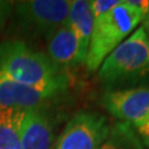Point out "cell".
Segmentation results:
<instances>
[{"label":"cell","mask_w":149,"mask_h":149,"mask_svg":"<svg viewBox=\"0 0 149 149\" xmlns=\"http://www.w3.org/2000/svg\"><path fill=\"white\" fill-rule=\"evenodd\" d=\"M100 103L119 122L134 126L149 114V85L105 91Z\"/></svg>","instance_id":"8992f818"},{"label":"cell","mask_w":149,"mask_h":149,"mask_svg":"<svg viewBox=\"0 0 149 149\" xmlns=\"http://www.w3.org/2000/svg\"><path fill=\"white\" fill-rule=\"evenodd\" d=\"M65 24L74 33L80 43L82 53L86 58L87 49L94 29V18L91 11L90 1L71 0L69 16Z\"/></svg>","instance_id":"30bf717a"},{"label":"cell","mask_w":149,"mask_h":149,"mask_svg":"<svg viewBox=\"0 0 149 149\" xmlns=\"http://www.w3.org/2000/svg\"><path fill=\"white\" fill-rule=\"evenodd\" d=\"M13 7L17 23L24 34L48 40L66 23L71 0H24Z\"/></svg>","instance_id":"277c9868"},{"label":"cell","mask_w":149,"mask_h":149,"mask_svg":"<svg viewBox=\"0 0 149 149\" xmlns=\"http://www.w3.org/2000/svg\"><path fill=\"white\" fill-rule=\"evenodd\" d=\"M141 27L144 28V29H145V31L147 32V34H148V36H149V23H148V24H143Z\"/></svg>","instance_id":"ac0fdd59"},{"label":"cell","mask_w":149,"mask_h":149,"mask_svg":"<svg viewBox=\"0 0 149 149\" xmlns=\"http://www.w3.org/2000/svg\"><path fill=\"white\" fill-rule=\"evenodd\" d=\"M24 112L0 107V149H21L20 128Z\"/></svg>","instance_id":"8fae6325"},{"label":"cell","mask_w":149,"mask_h":149,"mask_svg":"<svg viewBox=\"0 0 149 149\" xmlns=\"http://www.w3.org/2000/svg\"><path fill=\"white\" fill-rule=\"evenodd\" d=\"M133 128L135 129L136 134L138 135V137L140 138L145 147L149 149V114L141 122L134 125Z\"/></svg>","instance_id":"5bb4252c"},{"label":"cell","mask_w":149,"mask_h":149,"mask_svg":"<svg viewBox=\"0 0 149 149\" xmlns=\"http://www.w3.org/2000/svg\"><path fill=\"white\" fill-rule=\"evenodd\" d=\"M97 149H146L132 125L118 122L111 125Z\"/></svg>","instance_id":"7c38bea8"},{"label":"cell","mask_w":149,"mask_h":149,"mask_svg":"<svg viewBox=\"0 0 149 149\" xmlns=\"http://www.w3.org/2000/svg\"><path fill=\"white\" fill-rule=\"evenodd\" d=\"M55 124L44 107L24 112L20 128L21 149H53Z\"/></svg>","instance_id":"ba28073f"},{"label":"cell","mask_w":149,"mask_h":149,"mask_svg":"<svg viewBox=\"0 0 149 149\" xmlns=\"http://www.w3.org/2000/svg\"><path fill=\"white\" fill-rule=\"evenodd\" d=\"M97 77L105 91L136 87L149 82V36L137 28L104 60Z\"/></svg>","instance_id":"6da1fadb"},{"label":"cell","mask_w":149,"mask_h":149,"mask_svg":"<svg viewBox=\"0 0 149 149\" xmlns=\"http://www.w3.org/2000/svg\"><path fill=\"white\" fill-rule=\"evenodd\" d=\"M125 3L135 8L136 10L140 11L145 17L149 10V0H124Z\"/></svg>","instance_id":"2e32d148"},{"label":"cell","mask_w":149,"mask_h":149,"mask_svg":"<svg viewBox=\"0 0 149 149\" xmlns=\"http://www.w3.org/2000/svg\"><path fill=\"white\" fill-rule=\"evenodd\" d=\"M122 0H93L90 1L91 11L94 18V21L105 16L115 7L120 3Z\"/></svg>","instance_id":"4fadbf2b"},{"label":"cell","mask_w":149,"mask_h":149,"mask_svg":"<svg viewBox=\"0 0 149 149\" xmlns=\"http://www.w3.org/2000/svg\"><path fill=\"white\" fill-rule=\"evenodd\" d=\"M68 86L36 87L26 85L0 74V107L22 111L44 107L48 103L64 94Z\"/></svg>","instance_id":"52a82bcc"},{"label":"cell","mask_w":149,"mask_h":149,"mask_svg":"<svg viewBox=\"0 0 149 149\" xmlns=\"http://www.w3.org/2000/svg\"><path fill=\"white\" fill-rule=\"evenodd\" d=\"M12 3L13 2H11V1L0 0V29L5 26L8 17L10 16L11 11H12V7H13Z\"/></svg>","instance_id":"9a60e30c"},{"label":"cell","mask_w":149,"mask_h":149,"mask_svg":"<svg viewBox=\"0 0 149 149\" xmlns=\"http://www.w3.org/2000/svg\"><path fill=\"white\" fill-rule=\"evenodd\" d=\"M51 62L61 71L84 64L85 56L74 33L66 24L48 39V54Z\"/></svg>","instance_id":"9c48e42d"},{"label":"cell","mask_w":149,"mask_h":149,"mask_svg":"<svg viewBox=\"0 0 149 149\" xmlns=\"http://www.w3.org/2000/svg\"><path fill=\"white\" fill-rule=\"evenodd\" d=\"M145 16L140 11L120 3L102 18L94 21V29L87 49L84 65L90 72L100 69L104 60L143 22Z\"/></svg>","instance_id":"3957f363"},{"label":"cell","mask_w":149,"mask_h":149,"mask_svg":"<svg viewBox=\"0 0 149 149\" xmlns=\"http://www.w3.org/2000/svg\"><path fill=\"white\" fill-rule=\"evenodd\" d=\"M111 124L97 112L80 111L70 118L53 149H97Z\"/></svg>","instance_id":"5b68a950"},{"label":"cell","mask_w":149,"mask_h":149,"mask_svg":"<svg viewBox=\"0 0 149 149\" xmlns=\"http://www.w3.org/2000/svg\"><path fill=\"white\" fill-rule=\"evenodd\" d=\"M0 74L10 80L36 87L69 86V79L47 54L34 51L23 41L0 43Z\"/></svg>","instance_id":"7a4b0ae2"},{"label":"cell","mask_w":149,"mask_h":149,"mask_svg":"<svg viewBox=\"0 0 149 149\" xmlns=\"http://www.w3.org/2000/svg\"><path fill=\"white\" fill-rule=\"evenodd\" d=\"M148 23H149V10H148V13L145 17L144 21H143V24H148Z\"/></svg>","instance_id":"e0dca14e"}]
</instances>
